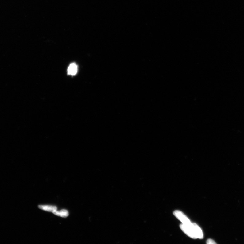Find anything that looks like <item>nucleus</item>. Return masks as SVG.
<instances>
[{"mask_svg": "<svg viewBox=\"0 0 244 244\" xmlns=\"http://www.w3.org/2000/svg\"><path fill=\"white\" fill-rule=\"evenodd\" d=\"M192 226L197 238L203 239V234L200 228L195 223H192Z\"/></svg>", "mask_w": 244, "mask_h": 244, "instance_id": "nucleus-4", "label": "nucleus"}, {"mask_svg": "<svg viewBox=\"0 0 244 244\" xmlns=\"http://www.w3.org/2000/svg\"><path fill=\"white\" fill-rule=\"evenodd\" d=\"M174 215L180 220L182 223L186 224H191L190 220L182 211L176 210L174 212Z\"/></svg>", "mask_w": 244, "mask_h": 244, "instance_id": "nucleus-2", "label": "nucleus"}, {"mask_svg": "<svg viewBox=\"0 0 244 244\" xmlns=\"http://www.w3.org/2000/svg\"><path fill=\"white\" fill-rule=\"evenodd\" d=\"M53 213L56 216L63 218H66L69 215V211L65 209L61 210L59 211L57 210L53 211Z\"/></svg>", "mask_w": 244, "mask_h": 244, "instance_id": "nucleus-6", "label": "nucleus"}, {"mask_svg": "<svg viewBox=\"0 0 244 244\" xmlns=\"http://www.w3.org/2000/svg\"><path fill=\"white\" fill-rule=\"evenodd\" d=\"M38 207L40 209L52 213L57 210V207L54 206L39 205Z\"/></svg>", "mask_w": 244, "mask_h": 244, "instance_id": "nucleus-5", "label": "nucleus"}, {"mask_svg": "<svg viewBox=\"0 0 244 244\" xmlns=\"http://www.w3.org/2000/svg\"><path fill=\"white\" fill-rule=\"evenodd\" d=\"M180 227L181 230L191 238L194 239L197 238L194 232L192 223L188 224L182 223L180 224Z\"/></svg>", "mask_w": 244, "mask_h": 244, "instance_id": "nucleus-1", "label": "nucleus"}, {"mask_svg": "<svg viewBox=\"0 0 244 244\" xmlns=\"http://www.w3.org/2000/svg\"><path fill=\"white\" fill-rule=\"evenodd\" d=\"M207 243L208 244H215L216 243L214 241L211 239H208L207 240Z\"/></svg>", "mask_w": 244, "mask_h": 244, "instance_id": "nucleus-7", "label": "nucleus"}, {"mask_svg": "<svg viewBox=\"0 0 244 244\" xmlns=\"http://www.w3.org/2000/svg\"><path fill=\"white\" fill-rule=\"evenodd\" d=\"M78 70V66L76 63H72L68 67V74L71 76H75L77 73Z\"/></svg>", "mask_w": 244, "mask_h": 244, "instance_id": "nucleus-3", "label": "nucleus"}]
</instances>
